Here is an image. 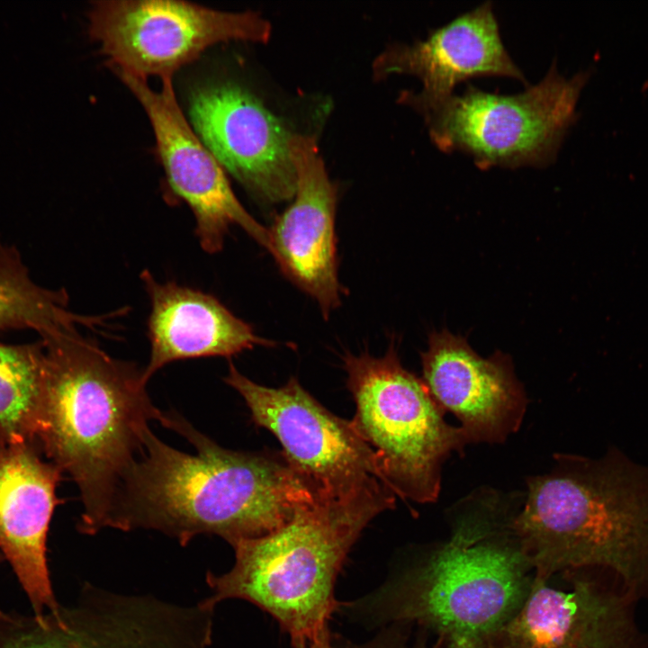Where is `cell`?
Segmentation results:
<instances>
[{"label": "cell", "instance_id": "obj_1", "mask_svg": "<svg viewBox=\"0 0 648 648\" xmlns=\"http://www.w3.org/2000/svg\"><path fill=\"white\" fill-rule=\"evenodd\" d=\"M161 424L184 436L195 454L169 446L149 429L108 527L153 529L182 545L215 535L232 545L271 533L318 499L282 454L224 448L173 412Z\"/></svg>", "mask_w": 648, "mask_h": 648}, {"label": "cell", "instance_id": "obj_2", "mask_svg": "<svg viewBox=\"0 0 648 648\" xmlns=\"http://www.w3.org/2000/svg\"><path fill=\"white\" fill-rule=\"evenodd\" d=\"M488 496L455 520L447 541L393 569L375 590L338 608L372 625L416 623L440 648H490L526 601L533 566L513 517Z\"/></svg>", "mask_w": 648, "mask_h": 648}, {"label": "cell", "instance_id": "obj_3", "mask_svg": "<svg viewBox=\"0 0 648 648\" xmlns=\"http://www.w3.org/2000/svg\"><path fill=\"white\" fill-rule=\"evenodd\" d=\"M42 398L36 446L76 483L81 533L108 527L123 479L152 420L144 370L104 352L77 329L41 338Z\"/></svg>", "mask_w": 648, "mask_h": 648}, {"label": "cell", "instance_id": "obj_4", "mask_svg": "<svg viewBox=\"0 0 648 648\" xmlns=\"http://www.w3.org/2000/svg\"><path fill=\"white\" fill-rule=\"evenodd\" d=\"M512 528L536 579L601 570L648 602V467L617 448L598 459L561 456L531 478Z\"/></svg>", "mask_w": 648, "mask_h": 648}, {"label": "cell", "instance_id": "obj_5", "mask_svg": "<svg viewBox=\"0 0 648 648\" xmlns=\"http://www.w3.org/2000/svg\"><path fill=\"white\" fill-rule=\"evenodd\" d=\"M395 497L382 482L349 497H319L271 533L232 544V568L206 572L212 594L203 600L215 608L247 600L270 614L292 644L318 636L338 610L334 587L349 551Z\"/></svg>", "mask_w": 648, "mask_h": 648}, {"label": "cell", "instance_id": "obj_6", "mask_svg": "<svg viewBox=\"0 0 648 648\" xmlns=\"http://www.w3.org/2000/svg\"><path fill=\"white\" fill-rule=\"evenodd\" d=\"M346 385L356 402L354 429L372 448L382 481L397 496L432 502L441 466L468 443L448 425L422 379L400 364L392 340L385 355L346 353Z\"/></svg>", "mask_w": 648, "mask_h": 648}, {"label": "cell", "instance_id": "obj_7", "mask_svg": "<svg viewBox=\"0 0 648 648\" xmlns=\"http://www.w3.org/2000/svg\"><path fill=\"white\" fill-rule=\"evenodd\" d=\"M590 70L562 76L553 64L536 85L500 94L468 85L462 94L414 108L442 151H462L481 168L552 163L578 119L577 104Z\"/></svg>", "mask_w": 648, "mask_h": 648}, {"label": "cell", "instance_id": "obj_8", "mask_svg": "<svg viewBox=\"0 0 648 648\" xmlns=\"http://www.w3.org/2000/svg\"><path fill=\"white\" fill-rule=\"evenodd\" d=\"M91 38L112 68L147 79L172 78L207 48L230 40L266 42L271 24L259 14L220 11L184 1H96Z\"/></svg>", "mask_w": 648, "mask_h": 648}, {"label": "cell", "instance_id": "obj_9", "mask_svg": "<svg viewBox=\"0 0 648 648\" xmlns=\"http://www.w3.org/2000/svg\"><path fill=\"white\" fill-rule=\"evenodd\" d=\"M224 381L242 396L252 421L277 438L285 461L317 496L349 497L382 482L374 451L350 420L328 411L295 377L266 387L230 363Z\"/></svg>", "mask_w": 648, "mask_h": 648}, {"label": "cell", "instance_id": "obj_10", "mask_svg": "<svg viewBox=\"0 0 648 648\" xmlns=\"http://www.w3.org/2000/svg\"><path fill=\"white\" fill-rule=\"evenodd\" d=\"M112 68L146 112L167 186L191 210L195 236L203 251L220 252L231 226L240 227L267 250V228L243 207L226 171L186 121L178 105L172 78L161 79L162 86L157 91L147 79Z\"/></svg>", "mask_w": 648, "mask_h": 648}, {"label": "cell", "instance_id": "obj_11", "mask_svg": "<svg viewBox=\"0 0 648 648\" xmlns=\"http://www.w3.org/2000/svg\"><path fill=\"white\" fill-rule=\"evenodd\" d=\"M562 574L567 590L535 578L490 648H648V631L636 619L638 601L611 574L596 569Z\"/></svg>", "mask_w": 648, "mask_h": 648}, {"label": "cell", "instance_id": "obj_12", "mask_svg": "<svg viewBox=\"0 0 648 648\" xmlns=\"http://www.w3.org/2000/svg\"><path fill=\"white\" fill-rule=\"evenodd\" d=\"M190 124L220 164L262 202L294 197L292 134L250 92L230 81L196 86L188 101Z\"/></svg>", "mask_w": 648, "mask_h": 648}, {"label": "cell", "instance_id": "obj_13", "mask_svg": "<svg viewBox=\"0 0 648 648\" xmlns=\"http://www.w3.org/2000/svg\"><path fill=\"white\" fill-rule=\"evenodd\" d=\"M290 151L297 176L294 201L267 229V250L286 278L312 297L328 319L344 292L335 234L338 188L313 137L292 134Z\"/></svg>", "mask_w": 648, "mask_h": 648}, {"label": "cell", "instance_id": "obj_14", "mask_svg": "<svg viewBox=\"0 0 648 648\" xmlns=\"http://www.w3.org/2000/svg\"><path fill=\"white\" fill-rule=\"evenodd\" d=\"M421 363L430 394L460 420L468 443L501 442L518 430L526 398L508 356L482 358L464 338L442 330L430 333Z\"/></svg>", "mask_w": 648, "mask_h": 648}, {"label": "cell", "instance_id": "obj_15", "mask_svg": "<svg viewBox=\"0 0 648 648\" xmlns=\"http://www.w3.org/2000/svg\"><path fill=\"white\" fill-rule=\"evenodd\" d=\"M61 473L43 459L35 444L0 439V553L35 615L60 607L52 589L46 543Z\"/></svg>", "mask_w": 648, "mask_h": 648}, {"label": "cell", "instance_id": "obj_16", "mask_svg": "<svg viewBox=\"0 0 648 648\" xmlns=\"http://www.w3.org/2000/svg\"><path fill=\"white\" fill-rule=\"evenodd\" d=\"M373 72L376 78L394 73L418 77L422 90L399 98L412 108L451 95L457 83L472 76H508L527 85L504 47L490 1L431 31L424 40L389 46L374 59Z\"/></svg>", "mask_w": 648, "mask_h": 648}, {"label": "cell", "instance_id": "obj_17", "mask_svg": "<svg viewBox=\"0 0 648 648\" xmlns=\"http://www.w3.org/2000/svg\"><path fill=\"white\" fill-rule=\"evenodd\" d=\"M140 279L150 302V354L143 369L148 381L172 362L231 357L255 346L274 345L256 335L248 323L210 293L176 282H158L148 270L141 273Z\"/></svg>", "mask_w": 648, "mask_h": 648}, {"label": "cell", "instance_id": "obj_18", "mask_svg": "<svg viewBox=\"0 0 648 648\" xmlns=\"http://www.w3.org/2000/svg\"><path fill=\"white\" fill-rule=\"evenodd\" d=\"M68 305L65 290L38 285L19 251L0 243V330L30 328L44 338L81 325H102L103 318L76 314Z\"/></svg>", "mask_w": 648, "mask_h": 648}, {"label": "cell", "instance_id": "obj_19", "mask_svg": "<svg viewBox=\"0 0 648 648\" xmlns=\"http://www.w3.org/2000/svg\"><path fill=\"white\" fill-rule=\"evenodd\" d=\"M43 376L41 341L0 342V439L36 445Z\"/></svg>", "mask_w": 648, "mask_h": 648}, {"label": "cell", "instance_id": "obj_20", "mask_svg": "<svg viewBox=\"0 0 648 648\" xmlns=\"http://www.w3.org/2000/svg\"><path fill=\"white\" fill-rule=\"evenodd\" d=\"M390 626L372 640L361 644H349L346 648H440L436 644L428 646L426 640L416 641L410 645L403 633L402 625H391Z\"/></svg>", "mask_w": 648, "mask_h": 648}, {"label": "cell", "instance_id": "obj_21", "mask_svg": "<svg viewBox=\"0 0 648 648\" xmlns=\"http://www.w3.org/2000/svg\"><path fill=\"white\" fill-rule=\"evenodd\" d=\"M292 646L293 648H333L329 629L312 639L295 642Z\"/></svg>", "mask_w": 648, "mask_h": 648}, {"label": "cell", "instance_id": "obj_22", "mask_svg": "<svg viewBox=\"0 0 648 648\" xmlns=\"http://www.w3.org/2000/svg\"><path fill=\"white\" fill-rule=\"evenodd\" d=\"M4 560V557L3 554L0 553V562H2Z\"/></svg>", "mask_w": 648, "mask_h": 648}, {"label": "cell", "instance_id": "obj_23", "mask_svg": "<svg viewBox=\"0 0 648 648\" xmlns=\"http://www.w3.org/2000/svg\"><path fill=\"white\" fill-rule=\"evenodd\" d=\"M646 87H647V89H648V79H647V82H646Z\"/></svg>", "mask_w": 648, "mask_h": 648}]
</instances>
